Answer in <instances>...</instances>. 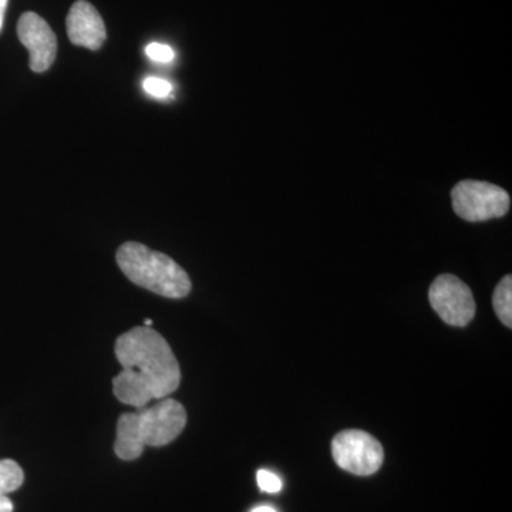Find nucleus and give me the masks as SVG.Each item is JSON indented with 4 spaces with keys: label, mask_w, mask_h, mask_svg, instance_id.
<instances>
[{
    "label": "nucleus",
    "mask_w": 512,
    "mask_h": 512,
    "mask_svg": "<svg viewBox=\"0 0 512 512\" xmlns=\"http://www.w3.org/2000/svg\"><path fill=\"white\" fill-rule=\"evenodd\" d=\"M117 360L123 370L113 379V393L128 406L146 407L153 400L177 392L181 370L167 340L151 328L141 326L116 340Z\"/></svg>",
    "instance_id": "f257e3e1"
},
{
    "label": "nucleus",
    "mask_w": 512,
    "mask_h": 512,
    "mask_svg": "<svg viewBox=\"0 0 512 512\" xmlns=\"http://www.w3.org/2000/svg\"><path fill=\"white\" fill-rule=\"evenodd\" d=\"M187 426L183 404L165 397L154 406L126 413L117 423L114 453L124 461L137 460L144 448L163 447L177 439Z\"/></svg>",
    "instance_id": "f03ea898"
},
{
    "label": "nucleus",
    "mask_w": 512,
    "mask_h": 512,
    "mask_svg": "<svg viewBox=\"0 0 512 512\" xmlns=\"http://www.w3.org/2000/svg\"><path fill=\"white\" fill-rule=\"evenodd\" d=\"M117 265L133 284L164 296L181 299L191 292V279L170 256L138 242H126L116 255Z\"/></svg>",
    "instance_id": "7ed1b4c3"
},
{
    "label": "nucleus",
    "mask_w": 512,
    "mask_h": 512,
    "mask_svg": "<svg viewBox=\"0 0 512 512\" xmlns=\"http://www.w3.org/2000/svg\"><path fill=\"white\" fill-rule=\"evenodd\" d=\"M451 201L458 217L468 222L504 217L511 207L508 192L487 181H460L451 191Z\"/></svg>",
    "instance_id": "20e7f679"
},
{
    "label": "nucleus",
    "mask_w": 512,
    "mask_h": 512,
    "mask_svg": "<svg viewBox=\"0 0 512 512\" xmlns=\"http://www.w3.org/2000/svg\"><path fill=\"white\" fill-rule=\"evenodd\" d=\"M332 456L342 470L367 477L382 467L384 450L372 434L362 430H345L332 440Z\"/></svg>",
    "instance_id": "39448f33"
},
{
    "label": "nucleus",
    "mask_w": 512,
    "mask_h": 512,
    "mask_svg": "<svg viewBox=\"0 0 512 512\" xmlns=\"http://www.w3.org/2000/svg\"><path fill=\"white\" fill-rule=\"evenodd\" d=\"M431 308L447 325L464 328L476 315V301L473 292L457 276H437L430 286Z\"/></svg>",
    "instance_id": "423d86ee"
},
{
    "label": "nucleus",
    "mask_w": 512,
    "mask_h": 512,
    "mask_svg": "<svg viewBox=\"0 0 512 512\" xmlns=\"http://www.w3.org/2000/svg\"><path fill=\"white\" fill-rule=\"evenodd\" d=\"M18 36L29 50L30 69L35 73L49 70L57 55V39L49 23L36 13H23L18 23Z\"/></svg>",
    "instance_id": "0eeeda50"
},
{
    "label": "nucleus",
    "mask_w": 512,
    "mask_h": 512,
    "mask_svg": "<svg viewBox=\"0 0 512 512\" xmlns=\"http://www.w3.org/2000/svg\"><path fill=\"white\" fill-rule=\"evenodd\" d=\"M67 35L73 45L99 50L106 42L107 32L103 18L86 0H77L70 8L66 20Z\"/></svg>",
    "instance_id": "6e6552de"
},
{
    "label": "nucleus",
    "mask_w": 512,
    "mask_h": 512,
    "mask_svg": "<svg viewBox=\"0 0 512 512\" xmlns=\"http://www.w3.org/2000/svg\"><path fill=\"white\" fill-rule=\"evenodd\" d=\"M493 308L507 328H512V276L501 279L493 295Z\"/></svg>",
    "instance_id": "1a4fd4ad"
},
{
    "label": "nucleus",
    "mask_w": 512,
    "mask_h": 512,
    "mask_svg": "<svg viewBox=\"0 0 512 512\" xmlns=\"http://www.w3.org/2000/svg\"><path fill=\"white\" fill-rule=\"evenodd\" d=\"M25 481L22 467L13 460H0V497L22 487Z\"/></svg>",
    "instance_id": "9d476101"
},
{
    "label": "nucleus",
    "mask_w": 512,
    "mask_h": 512,
    "mask_svg": "<svg viewBox=\"0 0 512 512\" xmlns=\"http://www.w3.org/2000/svg\"><path fill=\"white\" fill-rule=\"evenodd\" d=\"M143 87L150 96L157 97V99H164L173 92V84L165 79H160V77H147Z\"/></svg>",
    "instance_id": "9b49d317"
},
{
    "label": "nucleus",
    "mask_w": 512,
    "mask_h": 512,
    "mask_svg": "<svg viewBox=\"0 0 512 512\" xmlns=\"http://www.w3.org/2000/svg\"><path fill=\"white\" fill-rule=\"evenodd\" d=\"M259 488L264 493L276 494L282 490V480L275 473L269 470H259L256 474Z\"/></svg>",
    "instance_id": "f8f14e48"
},
{
    "label": "nucleus",
    "mask_w": 512,
    "mask_h": 512,
    "mask_svg": "<svg viewBox=\"0 0 512 512\" xmlns=\"http://www.w3.org/2000/svg\"><path fill=\"white\" fill-rule=\"evenodd\" d=\"M146 53L153 62L157 63H171L175 59L173 47L164 45V43H150L146 47Z\"/></svg>",
    "instance_id": "ddd939ff"
},
{
    "label": "nucleus",
    "mask_w": 512,
    "mask_h": 512,
    "mask_svg": "<svg viewBox=\"0 0 512 512\" xmlns=\"http://www.w3.org/2000/svg\"><path fill=\"white\" fill-rule=\"evenodd\" d=\"M0 512H13V503L6 495L0 497Z\"/></svg>",
    "instance_id": "4468645a"
},
{
    "label": "nucleus",
    "mask_w": 512,
    "mask_h": 512,
    "mask_svg": "<svg viewBox=\"0 0 512 512\" xmlns=\"http://www.w3.org/2000/svg\"><path fill=\"white\" fill-rule=\"evenodd\" d=\"M6 8H8V0H0V29H2L3 20H5Z\"/></svg>",
    "instance_id": "2eb2a0df"
},
{
    "label": "nucleus",
    "mask_w": 512,
    "mask_h": 512,
    "mask_svg": "<svg viewBox=\"0 0 512 512\" xmlns=\"http://www.w3.org/2000/svg\"><path fill=\"white\" fill-rule=\"evenodd\" d=\"M252 512H278L271 505H259V507L254 508Z\"/></svg>",
    "instance_id": "dca6fc26"
},
{
    "label": "nucleus",
    "mask_w": 512,
    "mask_h": 512,
    "mask_svg": "<svg viewBox=\"0 0 512 512\" xmlns=\"http://www.w3.org/2000/svg\"><path fill=\"white\" fill-rule=\"evenodd\" d=\"M144 326L151 328V326H153V320L147 319L146 322H144Z\"/></svg>",
    "instance_id": "f3484780"
}]
</instances>
